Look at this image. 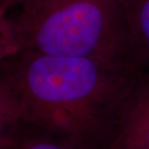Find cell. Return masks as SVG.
Returning a JSON list of instances; mask_svg holds the SVG:
<instances>
[{"mask_svg":"<svg viewBox=\"0 0 149 149\" xmlns=\"http://www.w3.org/2000/svg\"><path fill=\"white\" fill-rule=\"evenodd\" d=\"M9 149H83L60 136L22 122Z\"/></svg>","mask_w":149,"mask_h":149,"instance_id":"obj_5","label":"cell"},{"mask_svg":"<svg viewBox=\"0 0 149 149\" xmlns=\"http://www.w3.org/2000/svg\"><path fill=\"white\" fill-rule=\"evenodd\" d=\"M141 74L131 65L23 52L0 63V81L22 122L83 149H109L120 109Z\"/></svg>","mask_w":149,"mask_h":149,"instance_id":"obj_1","label":"cell"},{"mask_svg":"<svg viewBox=\"0 0 149 149\" xmlns=\"http://www.w3.org/2000/svg\"><path fill=\"white\" fill-rule=\"evenodd\" d=\"M129 23L139 69L141 58L149 57V0H129Z\"/></svg>","mask_w":149,"mask_h":149,"instance_id":"obj_4","label":"cell"},{"mask_svg":"<svg viewBox=\"0 0 149 149\" xmlns=\"http://www.w3.org/2000/svg\"><path fill=\"white\" fill-rule=\"evenodd\" d=\"M109 149H149V74H141L125 100Z\"/></svg>","mask_w":149,"mask_h":149,"instance_id":"obj_3","label":"cell"},{"mask_svg":"<svg viewBox=\"0 0 149 149\" xmlns=\"http://www.w3.org/2000/svg\"><path fill=\"white\" fill-rule=\"evenodd\" d=\"M22 119L13 95L0 81V149H9Z\"/></svg>","mask_w":149,"mask_h":149,"instance_id":"obj_6","label":"cell"},{"mask_svg":"<svg viewBox=\"0 0 149 149\" xmlns=\"http://www.w3.org/2000/svg\"><path fill=\"white\" fill-rule=\"evenodd\" d=\"M24 1H29V0H24Z\"/></svg>","mask_w":149,"mask_h":149,"instance_id":"obj_8","label":"cell"},{"mask_svg":"<svg viewBox=\"0 0 149 149\" xmlns=\"http://www.w3.org/2000/svg\"><path fill=\"white\" fill-rule=\"evenodd\" d=\"M2 22L0 17V22ZM17 46L14 41L12 30L0 32V63L6 58L17 52Z\"/></svg>","mask_w":149,"mask_h":149,"instance_id":"obj_7","label":"cell"},{"mask_svg":"<svg viewBox=\"0 0 149 149\" xmlns=\"http://www.w3.org/2000/svg\"><path fill=\"white\" fill-rule=\"evenodd\" d=\"M11 29L17 52L98 59L139 69L129 0H29Z\"/></svg>","mask_w":149,"mask_h":149,"instance_id":"obj_2","label":"cell"}]
</instances>
